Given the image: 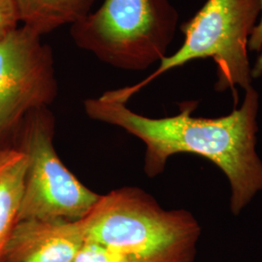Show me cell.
Here are the masks:
<instances>
[{
  "label": "cell",
  "mask_w": 262,
  "mask_h": 262,
  "mask_svg": "<svg viewBox=\"0 0 262 262\" xmlns=\"http://www.w3.org/2000/svg\"><path fill=\"white\" fill-rule=\"evenodd\" d=\"M197 104L183 102L177 115L154 119L100 95L85 99L84 110L90 119L118 126L144 143V172L149 178L163 173L174 155L210 160L227 179L230 212L239 215L262 191V160L256 150L259 95L250 85L241 106L219 118L192 116Z\"/></svg>",
  "instance_id": "cell-1"
},
{
  "label": "cell",
  "mask_w": 262,
  "mask_h": 262,
  "mask_svg": "<svg viewBox=\"0 0 262 262\" xmlns=\"http://www.w3.org/2000/svg\"><path fill=\"white\" fill-rule=\"evenodd\" d=\"M79 222L85 240L106 246L127 262H193L201 237L192 213L166 210L137 187L101 195Z\"/></svg>",
  "instance_id": "cell-2"
},
{
  "label": "cell",
  "mask_w": 262,
  "mask_h": 262,
  "mask_svg": "<svg viewBox=\"0 0 262 262\" xmlns=\"http://www.w3.org/2000/svg\"><path fill=\"white\" fill-rule=\"evenodd\" d=\"M261 12V0H207L196 14L181 26L185 35L176 53L159 61V68L141 83L105 92V96L127 103L146 84L163 73L197 58L211 57L215 62V90L224 93L239 85H252L248 45Z\"/></svg>",
  "instance_id": "cell-3"
},
{
  "label": "cell",
  "mask_w": 262,
  "mask_h": 262,
  "mask_svg": "<svg viewBox=\"0 0 262 262\" xmlns=\"http://www.w3.org/2000/svg\"><path fill=\"white\" fill-rule=\"evenodd\" d=\"M179 23L170 0H104L70 28L77 47L108 66L143 71L167 56Z\"/></svg>",
  "instance_id": "cell-4"
},
{
  "label": "cell",
  "mask_w": 262,
  "mask_h": 262,
  "mask_svg": "<svg viewBox=\"0 0 262 262\" xmlns=\"http://www.w3.org/2000/svg\"><path fill=\"white\" fill-rule=\"evenodd\" d=\"M56 118L50 107L28 113L9 147L27 158L19 221L29 219L79 222L94 209L100 194L85 187L66 167L55 148Z\"/></svg>",
  "instance_id": "cell-5"
},
{
  "label": "cell",
  "mask_w": 262,
  "mask_h": 262,
  "mask_svg": "<svg viewBox=\"0 0 262 262\" xmlns=\"http://www.w3.org/2000/svg\"><path fill=\"white\" fill-rule=\"evenodd\" d=\"M58 95L53 50L24 26L0 39V149L9 147L28 113Z\"/></svg>",
  "instance_id": "cell-6"
},
{
  "label": "cell",
  "mask_w": 262,
  "mask_h": 262,
  "mask_svg": "<svg viewBox=\"0 0 262 262\" xmlns=\"http://www.w3.org/2000/svg\"><path fill=\"white\" fill-rule=\"evenodd\" d=\"M84 241L80 222L23 220L4 245L0 262H72Z\"/></svg>",
  "instance_id": "cell-7"
},
{
  "label": "cell",
  "mask_w": 262,
  "mask_h": 262,
  "mask_svg": "<svg viewBox=\"0 0 262 262\" xmlns=\"http://www.w3.org/2000/svg\"><path fill=\"white\" fill-rule=\"evenodd\" d=\"M97 0H13L21 26L40 36L74 25L92 13Z\"/></svg>",
  "instance_id": "cell-8"
},
{
  "label": "cell",
  "mask_w": 262,
  "mask_h": 262,
  "mask_svg": "<svg viewBox=\"0 0 262 262\" xmlns=\"http://www.w3.org/2000/svg\"><path fill=\"white\" fill-rule=\"evenodd\" d=\"M27 158L13 147L0 149V255L19 222L25 190Z\"/></svg>",
  "instance_id": "cell-9"
},
{
  "label": "cell",
  "mask_w": 262,
  "mask_h": 262,
  "mask_svg": "<svg viewBox=\"0 0 262 262\" xmlns=\"http://www.w3.org/2000/svg\"><path fill=\"white\" fill-rule=\"evenodd\" d=\"M72 262H127L120 253L101 244L85 240Z\"/></svg>",
  "instance_id": "cell-10"
},
{
  "label": "cell",
  "mask_w": 262,
  "mask_h": 262,
  "mask_svg": "<svg viewBox=\"0 0 262 262\" xmlns=\"http://www.w3.org/2000/svg\"><path fill=\"white\" fill-rule=\"evenodd\" d=\"M19 19L13 0H0V39L19 27Z\"/></svg>",
  "instance_id": "cell-11"
}]
</instances>
